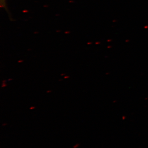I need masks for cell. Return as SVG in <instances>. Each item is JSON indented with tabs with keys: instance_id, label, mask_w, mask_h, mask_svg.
<instances>
[{
	"instance_id": "1",
	"label": "cell",
	"mask_w": 148,
	"mask_h": 148,
	"mask_svg": "<svg viewBox=\"0 0 148 148\" xmlns=\"http://www.w3.org/2000/svg\"><path fill=\"white\" fill-rule=\"evenodd\" d=\"M7 0H0V6L1 8L4 9L8 12V9L7 6Z\"/></svg>"
},
{
	"instance_id": "2",
	"label": "cell",
	"mask_w": 148,
	"mask_h": 148,
	"mask_svg": "<svg viewBox=\"0 0 148 148\" xmlns=\"http://www.w3.org/2000/svg\"><path fill=\"white\" fill-rule=\"evenodd\" d=\"M34 107H32V108H30V109H31V110H32V109H34Z\"/></svg>"
},
{
	"instance_id": "3",
	"label": "cell",
	"mask_w": 148,
	"mask_h": 148,
	"mask_svg": "<svg viewBox=\"0 0 148 148\" xmlns=\"http://www.w3.org/2000/svg\"><path fill=\"white\" fill-rule=\"evenodd\" d=\"M69 76H66V77H64V78H69Z\"/></svg>"
},
{
	"instance_id": "4",
	"label": "cell",
	"mask_w": 148,
	"mask_h": 148,
	"mask_svg": "<svg viewBox=\"0 0 148 148\" xmlns=\"http://www.w3.org/2000/svg\"><path fill=\"white\" fill-rule=\"evenodd\" d=\"M51 92L50 90H49V91H47V92Z\"/></svg>"
}]
</instances>
